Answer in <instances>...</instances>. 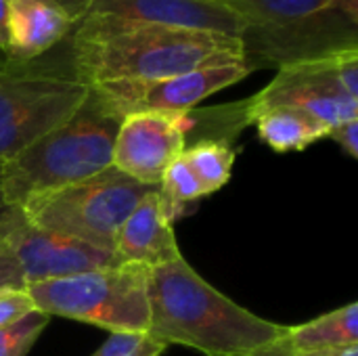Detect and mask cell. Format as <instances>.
I'll use <instances>...</instances> for the list:
<instances>
[{
  "instance_id": "484cf974",
  "label": "cell",
  "mask_w": 358,
  "mask_h": 356,
  "mask_svg": "<svg viewBox=\"0 0 358 356\" xmlns=\"http://www.w3.org/2000/svg\"><path fill=\"white\" fill-rule=\"evenodd\" d=\"M8 52V0H0V57Z\"/></svg>"
},
{
  "instance_id": "5b68a950",
  "label": "cell",
  "mask_w": 358,
  "mask_h": 356,
  "mask_svg": "<svg viewBox=\"0 0 358 356\" xmlns=\"http://www.w3.org/2000/svg\"><path fill=\"white\" fill-rule=\"evenodd\" d=\"M65 40L46 55L13 63L0 57V162L61 126L88 97Z\"/></svg>"
},
{
  "instance_id": "83f0119b",
  "label": "cell",
  "mask_w": 358,
  "mask_h": 356,
  "mask_svg": "<svg viewBox=\"0 0 358 356\" xmlns=\"http://www.w3.org/2000/svg\"><path fill=\"white\" fill-rule=\"evenodd\" d=\"M0 164H2V162H0ZM17 218H21V212H19L17 208H10V206L4 201V197H2V187H0V225L13 222V220H17Z\"/></svg>"
},
{
  "instance_id": "8fae6325",
  "label": "cell",
  "mask_w": 358,
  "mask_h": 356,
  "mask_svg": "<svg viewBox=\"0 0 358 356\" xmlns=\"http://www.w3.org/2000/svg\"><path fill=\"white\" fill-rule=\"evenodd\" d=\"M185 151V134L176 113L141 111L124 115L111 168L151 187H159L166 168Z\"/></svg>"
},
{
  "instance_id": "603a6c76",
  "label": "cell",
  "mask_w": 358,
  "mask_h": 356,
  "mask_svg": "<svg viewBox=\"0 0 358 356\" xmlns=\"http://www.w3.org/2000/svg\"><path fill=\"white\" fill-rule=\"evenodd\" d=\"M327 138L336 141L346 155H350L355 159L358 157V120H350L346 124H340V126L331 128Z\"/></svg>"
},
{
  "instance_id": "f1b7e54d",
  "label": "cell",
  "mask_w": 358,
  "mask_h": 356,
  "mask_svg": "<svg viewBox=\"0 0 358 356\" xmlns=\"http://www.w3.org/2000/svg\"><path fill=\"white\" fill-rule=\"evenodd\" d=\"M21 220H23V216H21V218H17V220H13V222H4V225H0V239H2L6 233H10V231H13Z\"/></svg>"
},
{
  "instance_id": "2e32d148",
  "label": "cell",
  "mask_w": 358,
  "mask_h": 356,
  "mask_svg": "<svg viewBox=\"0 0 358 356\" xmlns=\"http://www.w3.org/2000/svg\"><path fill=\"white\" fill-rule=\"evenodd\" d=\"M258 138L277 153L304 151L313 143L327 138L329 130L323 122L294 107H268L254 113Z\"/></svg>"
},
{
  "instance_id": "cb8c5ba5",
  "label": "cell",
  "mask_w": 358,
  "mask_h": 356,
  "mask_svg": "<svg viewBox=\"0 0 358 356\" xmlns=\"http://www.w3.org/2000/svg\"><path fill=\"white\" fill-rule=\"evenodd\" d=\"M235 356H294V348H292V344H289V340L285 336V338H281V340H277V342H273V344H268L264 348Z\"/></svg>"
},
{
  "instance_id": "ac0fdd59",
  "label": "cell",
  "mask_w": 358,
  "mask_h": 356,
  "mask_svg": "<svg viewBox=\"0 0 358 356\" xmlns=\"http://www.w3.org/2000/svg\"><path fill=\"white\" fill-rule=\"evenodd\" d=\"M185 162L201 183L206 195L216 193L231 180V172L235 166L237 149L235 145L214 143V141H201L195 145H189L182 151Z\"/></svg>"
},
{
  "instance_id": "44dd1931",
  "label": "cell",
  "mask_w": 358,
  "mask_h": 356,
  "mask_svg": "<svg viewBox=\"0 0 358 356\" xmlns=\"http://www.w3.org/2000/svg\"><path fill=\"white\" fill-rule=\"evenodd\" d=\"M166 346L147 334H109V338L90 356H159Z\"/></svg>"
},
{
  "instance_id": "d6986e66",
  "label": "cell",
  "mask_w": 358,
  "mask_h": 356,
  "mask_svg": "<svg viewBox=\"0 0 358 356\" xmlns=\"http://www.w3.org/2000/svg\"><path fill=\"white\" fill-rule=\"evenodd\" d=\"M157 191H159L164 212H166L170 222H174V220L182 218L185 214H189L191 204L206 197V191H203L201 183L197 180V176L193 174V170L189 168V164L185 162L182 155L176 157L166 168Z\"/></svg>"
},
{
  "instance_id": "277c9868",
  "label": "cell",
  "mask_w": 358,
  "mask_h": 356,
  "mask_svg": "<svg viewBox=\"0 0 358 356\" xmlns=\"http://www.w3.org/2000/svg\"><path fill=\"white\" fill-rule=\"evenodd\" d=\"M122 120L124 115L90 86L84 103L61 126L0 164L4 201L21 210L31 199L111 168Z\"/></svg>"
},
{
  "instance_id": "8992f818",
  "label": "cell",
  "mask_w": 358,
  "mask_h": 356,
  "mask_svg": "<svg viewBox=\"0 0 358 356\" xmlns=\"http://www.w3.org/2000/svg\"><path fill=\"white\" fill-rule=\"evenodd\" d=\"M36 311L101 327L109 334H147L149 269L122 262L65 279H50L25 287Z\"/></svg>"
},
{
  "instance_id": "9c48e42d",
  "label": "cell",
  "mask_w": 358,
  "mask_h": 356,
  "mask_svg": "<svg viewBox=\"0 0 358 356\" xmlns=\"http://www.w3.org/2000/svg\"><path fill=\"white\" fill-rule=\"evenodd\" d=\"M250 73L252 69L245 65V61H235L208 65L159 80L105 82L92 88H96L122 115L141 111L180 113L197 107L214 92L245 80Z\"/></svg>"
},
{
  "instance_id": "7a4b0ae2",
  "label": "cell",
  "mask_w": 358,
  "mask_h": 356,
  "mask_svg": "<svg viewBox=\"0 0 358 356\" xmlns=\"http://www.w3.org/2000/svg\"><path fill=\"white\" fill-rule=\"evenodd\" d=\"M149 308L151 340L208 356L245 355L285 338L289 329L220 294L182 256L149 269Z\"/></svg>"
},
{
  "instance_id": "4316f807",
  "label": "cell",
  "mask_w": 358,
  "mask_h": 356,
  "mask_svg": "<svg viewBox=\"0 0 358 356\" xmlns=\"http://www.w3.org/2000/svg\"><path fill=\"white\" fill-rule=\"evenodd\" d=\"M76 21H80L86 13H88V8H90V4H92V0H57Z\"/></svg>"
},
{
  "instance_id": "6da1fadb",
  "label": "cell",
  "mask_w": 358,
  "mask_h": 356,
  "mask_svg": "<svg viewBox=\"0 0 358 356\" xmlns=\"http://www.w3.org/2000/svg\"><path fill=\"white\" fill-rule=\"evenodd\" d=\"M76 73L88 84L159 80L191 69L243 61L241 42L212 31L86 13L65 38Z\"/></svg>"
},
{
  "instance_id": "d4e9b609",
  "label": "cell",
  "mask_w": 358,
  "mask_h": 356,
  "mask_svg": "<svg viewBox=\"0 0 358 356\" xmlns=\"http://www.w3.org/2000/svg\"><path fill=\"white\" fill-rule=\"evenodd\" d=\"M294 356H358V344L340 348H321V350H294Z\"/></svg>"
},
{
  "instance_id": "7402d4cb",
  "label": "cell",
  "mask_w": 358,
  "mask_h": 356,
  "mask_svg": "<svg viewBox=\"0 0 358 356\" xmlns=\"http://www.w3.org/2000/svg\"><path fill=\"white\" fill-rule=\"evenodd\" d=\"M34 311L36 306L25 287H0V329L15 325Z\"/></svg>"
},
{
  "instance_id": "3957f363",
  "label": "cell",
  "mask_w": 358,
  "mask_h": 356,
  "mask_svg": "<svg viewBox=\"0 0 358 356\" xmlns=\"http://www.w3.org/2000/svg\"><path fill=\"white\" fill-rule=\"evenodd\" d=\"M243 23L245 65L281 69L358 52V0H218Z\"/></svg>"
},
{
  "instance_id": "e0dca14e",
  "label": "cell",
  "mask_w": 358,
  "mask_h": 356,
  "mask_svg": "<svg viewBox=\"0 0 358 356\" xmlns=\"http://www.w3.org/2000/svg\"><path fill=\"white\" fill-rule=\"evenodd\" d=\"M287 340L294 350L355 346L358 344V304L350 302L304 325L289 327Z\"/></svg>"
},
{
  "instance_id": "4fadbf2b",
  "label": "cell",
  "mask_w": 358,
  "mask_h": 356,
  "mask_svg": "<svg viewBox=\"0 0 358 356\" xmlns=\"http://www.w3.org/2000/svg\"><path fill=\"white\" fill-rule=\"evenodd\" d=\"M115 254L122 262L147 269L162 266L182 256L157 189L147 193L122 225L115 239Z\"/></svg>"
},
{
  "instance_id": "30bf717a",
  "label": "cell",
  "mask_w": 358,
  "mask_h": 356,
  "mask_svg": "<svg viewBox=\"0 0 358 356\" xmlns=\"http://www.w3.org/2000/svg\"><path fill=\"white\" fill-rule=\"evenodd\" d=\"M19 262L25 287L40 281L76 277L82 273L122 264L113 250L67 237L61 233L36 229L25 220L6 235Z\"/></svg>"
},
{
  "instance_id": "52a82bcc",
  "label": "cell",
  "mask_w": 358,
  "mask_h": 356,
  "mask_svg": "<svg viewBox=\"0 0 358 356\" xmlns=\"http://www.w3.org/2000/svg\"><path fill=\"white\" fill-rule=\"evenodd\" d=\"M157 187L143 185L115 168L52 191L25 204L19 212L36 229L76 237L96 248L113 250L134 206Z\"/></svg>"
},
{
  "instance_id": "9a60e30c",
  "label": "cell",
  "mask_w": 358,
  "mask_h": 356,
  "mask_svg": "<svg viewBox=\"0 0 358 356\" xmlns=\"http://www.w3.org/2000/svg\"><path fill=\"white\" fill-rule=\"evenodd\" d=\"M185 134V149L201 141L233 145L235 138L252 126V99H241L214 107H193L176 113Z\"/></svg>"
},
{
  "instance_id": "ba28073f",
  "label": "cell",
  "mask_w": 358,
  "mask_h": 356,
  "mask_svg": "<svg viewBox=\"0 0 358 356\" xmlns=\"http://www.w3.org/2000/svg\"><path fill=\"white\" fill-rule=\"evenodd\" d=\"M252 99L254 113L268 107H294L327 128L358 120V52L277 69V76Z\"/></svg>"
},
{
  "instance_id": "5bb4252c",
  "label": "cell",
  "mask_w": 358,
  "mask_h": 356,
  "mask_svg": "<svg viewBox=\"0 0 358 356\" xmlns=\"http://www.w3.org/2000/svg\"><path fill=\"white\" fill-rule=\"evenodd\" d=\"M76 23L57 0H8V52L2 59L34 61L59 46Z\"/></svg>"
},
{
  "instance_id": "7c38bea8",
  "label": "cell",
  "mask_w": 358,
  "mask_h": 356,
  "mask_svg": "<svg viewBox=\"0 0 358 356\" xmlns=\"http://www.w3.org/2000/svg\"><path fill=\"white\" fill-rule=\"evenodd\" d=\"M88 13L164 25L172 29L212 31L239 40L241 19L218 0H92Z\"/></svg>"
},
{
  "instance_id": "ffe728a7",
  "label": "cell",
  "mask_w": 358,
  "mask_h": 356,
  "mask_svg": "<svg viewBox=\"0 0 358 356\" xmlns=\"http://www.w3.org/2000/svg\"><path fill=\"white\" fill-rule=\"evenodd\" d=\"M50 317L34 311L10 327L0 329V356H27L42 332L46 329Z\"/></svg>"
}]
</instances>
